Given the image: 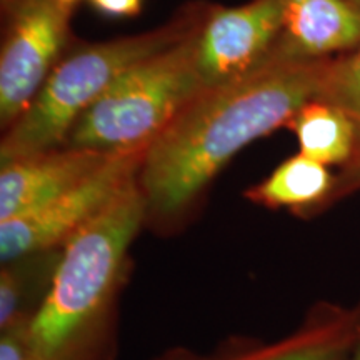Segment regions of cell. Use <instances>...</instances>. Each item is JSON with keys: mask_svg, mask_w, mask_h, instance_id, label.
<instances>
[{"mask_svg": "<svg viewBox=\"0 0 360 360\" xmlns=\"http://www.w3.org/2000/svg\"><path fill=\"white\" fill-rule=\"evenodd\" d=\"M332 58H297L274 49L250 74L202 89L143 154L137 182L147 224L179 222L242 148L289 127L321 96Z\"/></svg>", "mask_w": 360, "mask_h": 360, "instance_id": "6da1fadb", "label": "cell"}, {"mask_svg": "<svg viewBox=\"0 0 360 360\" xmlns=\"http://www.w3.org/2000/svg\"><path fill=\"white\" fill-rule=\"evenodd\" d=\"M147 224L134 180L62 247L42 304L30 321L39 360H98L127 272L129 250Z\"/></svg>", "mask_w": 360, "mask_h": 360, "instance_id": "7a4b0ae2", "label": "cell"}, {"mask_svg": "<svg viewBox=\"0 0 360 360\" xmlns=\"http://www.w3.org/2000/svg\"><path fill=\"white\" fill-rule=\"evenodd\" d=\"M212 4H188L167 24L146 32L87 44L56 65L42 89L0 142V164L62 147L80 115L120 75L202 29Z\"/></svg>", "mask_w": 360, "mask_h": 360, "instance_id": "3957f363", "label": "cell"}, {"mask_svg": "<svg viewBox=\"0 0 360 360\" xmlns=\"http://www.w3.org/2000/svg\"><path fill=\"white\" fill-rule=\"evenodd\" d=\"M202 29L120 75L80 115L64 146L105 154L150 146L204 89L199 74Z\"/></svg>", "mask_w": 360, "mask_h": 360, "instance_id": "277c9868", "label": "cell"}, {"mask_svg": "<svg viewBox=\"0 0 360 360\" xmlns=\"http://www.w3.org/2000/svg\"><path fill=\"white\" fill-rule=\"evenodd\" d=\"M0 125L22 115L60 62L74 6L62 0H2Z\"/></svg>", "mask_w": 360, "mask_h": 360, "instance_id": "5b68a950", "label": "cell"}, {"mask_svg": "<svg viewBox=\"0 0 360 360\" xmlns=\"http://www.w3.org/2000/svg\"><path fill=\"white\" fill-rule=\"evenodd\" d=\"M147 148L114 154L101 169L39 209L0 222V260L62 249L139 177Z\"/></svg>", "mask_w": 360, "mask_h": 360, "instance_id": "8992f818", "label": "cell"}, {"mask_svg": "<svg viewBox=\"0 0 360 360\" xmlns=\"http://www.w3.org/2000/svg\"><path fill=\"white\" fill-rule=\"evenodd\" d=\"M283 0H250L240 7L214 6L199 39L204 89L233 82L267 60L281 39Z\"/></svg>", "mask_w": 360, "mask_h": 360, "instance_id": "52a82bcc", "label": "cell"}, {"mask_svg": "<svg viewBox=\"0 0 360 360\" xmlns=\"http://www.w3.org/2000/svg\"><path fill=\"white\" fill-rule=\"evenodd\" d=\"M114 154L57 147L0 164V222L39 209L98 170Z\"/></svg>", "mask_w": 360, "mask_h": 360, "instance_id": "ba28073f", "label": "cell"}, {"mask_svg": "<svg viewBox=\"0 0 360 360\" xmlns=\"http://www.w3.org/2000/svg\"><path fill=\"white\" fill-rule=\"evenodd\" d=\"M360 47V7L350 0H283L278 52L330 58Z\"/></svg>", "mask_w": 360, "mask_h": 360, "instance_id": "9c48e42d", "label": "cell"}, {"mask_svg": "<svg viewBox=\"0 0 360 360\" xmlns=\"http://www.w3.org/2000/svg\"><path fill=\"white\" fill-rule=\"evenodd\" d=\"M339 175L332 167L304 154L289 157L262 182L252 186L245 197L267 209H289L294 214H315L337 200Z\"/></svg>", "mask_w": 360, "mask_h": 360, "instance_id": "30bf717a", "label": "cell"}, {"mask_svg": "<svg viewBox=\"0 0 360 360\" xmlns=\"http://www.w3.org/2000/svg\"><path fill=\"white\" fill-rule=\"evenodd\" d=\"M299 152L328 167L344 169L352 159L357 127L347 112L334 103L315 101L305 103L290 120Z\"/></svg>", "mask_w": 360, "mask_h": 360, "instance_id": "8fae6325", "label": "cell"}, {"mask_svg": "<svg viewBox=\"0 0 360 360\" xmlns=\"http://www.w3.org/2000/svg\"><path fill=\"white\" fill-rule=\"evenodd\" d=\"M354 335V310L319 309L289 339L242 360H349Z\"/></svg>", "mask_w": 360, "mask_h": 360, "instance_id": "7c38bea8", "label": "cell"}, {"mask_svg": "<svg viewBox=\"0 0 360 360\" xmlns=\"http://www.w3.org/2000/svg\"><path fill=\"white\" fill-rule=\"evenodd\" d=\"M62 249L34 252L0 269V330L32 321L56 272Z\"/></svg>", "mask_w": 360, "mask_h": 360, "instance_id": "4fadbf2b", "label": "cell"}, {"mask_svg": "<svg viewBox=\"0 0 360 360\" xmlns=\"http://www.w3.org/2000/svg\"><path fill=\"white\" fill-rule=\"evenodd\" d=\"M319 98L347 112L360 135V47L332 58Z\"/></svg>", "mask_w": 360, "mask_h": 360, "instance_id": "5bb4252c", "label": "cell"}, {"mask_svg": "<svg viewBox=\"0 0 360 360\" xmlns=\"http://www.w3.org/2000/svg\"><path fill=\"white\" fill-rule=\"evenodd\" d=\"M0 360H39L30 339V321L0 330Z\"/></svg>", "mask_w": 360, "mask_h": 360, "instance_id": "9a60e30c", "label": "cell"}, {"mask_svg": "<svg viewBox=\"0 0 360 360\" xmlns=\"http://www.w3.org/2000/svg\"><path fill=\"white\" fill-rule=\"evenodd\" d=\"M337 175H339L337 200L360 188V135H357V143H355L352 159L344 169H340V172Z\"/></svg>", "mask_w": 360, "mask_h": 360, "instance_id": "2e32d148", "label": "cell"}, {"mask_svg": "<svg viewBox=\"0 0 360 360\" xmlns=\"http://www.w3.org/2000/svg\"><path fill=\"white\" fill-rule=\"evenodd\" d=\"M97 11L112 17H132L142 8V0H90Z\"/></svg>", "mask_w": 360, "mask_h": 360, "instance_id": "e0dca14e", "label": "cell"}, {"mask_svg": "<svg viewBox=\"0 0 360 360\" xmlns=\"http://www.w3.org/2000/svg\"><path fill=\"white\" fill-rule=\"evenodd\" d=\"M355 315V335H354V344L352 350H350L349 360H360V305L357 309H354Z\"/></svg>", "mask_w": 360, "mask_h": 360, "instance_id": "ac0fdd59", "label": "cell"}, {"mask_svg": "<svg viewBox=\"0 0 360 360\" xmlns=\"http://www.w3.org/2000/svg\"><path fill=\"white\" fill-rule=\"evenodd\" d=\"M62 2L69 4V6H75V2H79V0H62Z\"/></svg>", "mask_w": 360, "mask_h": 360, "instance_id": "d6986e66", "label": "cell"}, {"mask_svg": "<svg viewBox=\"0 0 360 360\" xmlns=\"http://www.w3.org/2000/svg\"><path fill=\"white\" fill-rule=\"evenodd\" d=\"M350 2H354V4H357V6L360 7V0H350Z\"/></svg>", "mask_w": 360, "mask_h": 360, "instance_id": "ffe728a7", "label": "cell"}]
</instances>
